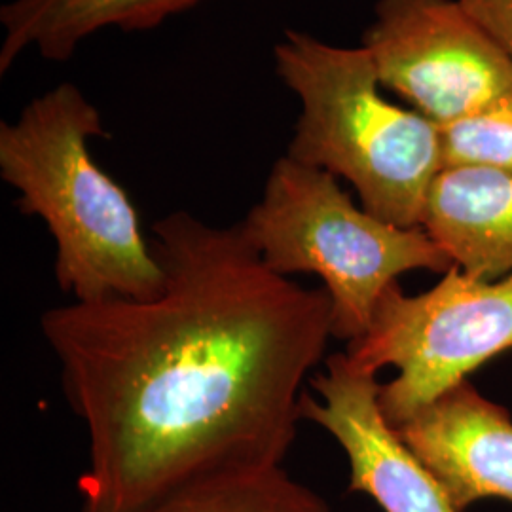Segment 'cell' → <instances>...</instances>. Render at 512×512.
<instances>
[{
	"label": "cell",
	"mask_w": 512,
	"mask_h": 512,
	"mask_svg": "<svg viewBox=\"0 0 512 512\" xmlns=\"http://www.w3.org/2000/svg\"><path fill=\"white\" fill-rule=\"evenodd\" d=\"M152 236L160 293L40 317L90 440L82 512H137L207 478L283 467L302 385L334 338L327 289L272 272L239 222L173 211Z\"/></svg>",
	"instance_id": "6da1fadb"
},
{
	"label": "cell",
	"mask_w": 512,
	"mask_h": 512,
	"mask_svg": "<svg viewBox=\"0 0 512 512\" xmlns=\"http://www.w3.org/2000/svg\"><path fill=\"white\" fill-rule=\"evenodd\" d=\"M101 112L74 84H59L0 124V177L23 215L55 241V281L76 302L150 298L164 272L124 188L92 158Z\"/></svg>",
	"instance_id": "7a4b0ae2"
},
{
	"label": "cell",
	"mask_w": 512,
	"mask_h": 512,
	"mask_svg": "<svg viewBox=\"0 0 512 512\" xmlns=\"http://www.w3.org/2000/svg\"><path fill=\"white\" fill-rule=\"evenodd\" d=\"M274 59L302 105L287 156L344 177L370 215L420 228L444 169L439 126L385 99L363 46L342 48L291 29L275 44Z\"/></svg>",
	"instance_id": "3957f363"
},
{
	"label": "cell",
	"mask_w": 512,
	"mask_h": 512,
	"mask_svg": "<svg viewBox=\"0 0 512 512\" xmlns=\"http://www.w3.org/2000/svg\"><path fill=\"white\" fill-rule=\"evenodd\" d=\"M239 224L275 274L321 277L332 300V336L348 344L365 336L378 300L399 275L454 268L421 226L401 228L370 215L338 177L287 154Z\"/></svg>",
	"instance_id": "277c9868"
},
{
	"label": "cell",
	"mask_w": 512,
	"mask_h": 512,
	"mask_svg": "<svg viewBox=\"0 0 512 512\" xmlns=\"http://www.w3.org/2000/svg\"><path fill=\"white\" fill-rule=\"evenodd\" d=\"M427 293L408 296L393 283L378 300L370 327L348 344V357L397 378L380 387L391 427L416 416L495 355L512 349V274L478 279L450 268Z\"/></svg>",
	"instance_id": "5b68a950"
},
{
	"label": "cell",
	"mask_w": 512,
	"mask_h": 512,
	"mask_svg": "<svg viewBox=\"0 0 512 512\" xmlns=\"http://www.w3.org/2000/svg\"><path fill=\"white\" fill-rule=\"evenodd\" d=\"M363 37L384 90L437 126L512 88V59L461 0H378Z\"/></svg>",
	"instance_id": "8992f818"
},
{
	"label": "cell",
	"mask_w": 512,
	"mask_h": 512,
	"mask_svg": "<svg viewBox=\"0 0 512 512\" xmlns=\"http://www.w3.org/2000/svg\"><path fill=\"white\" fill-rule=\"evenodd\" d=\"M325 363L327 370L310 380L317 397L302 395L300 416L346 452L349 490L372 497L384 512H463L385 420L378 374L355 365L348 353Z\"/></svg>",
	"instance_id": "52a82bcc"
},
{
	"label": "cell",
	"mask_w": 512,
	"mask_h": 512,
	"mask_svg": "<svg viewBox=\"0 0 512 512\" xmlns=\"http://www.w3.org/2000/svg\"><path fill=\"white\" fill-rule=\"evenodd\" d=\"M393 429L459 511L490 497L512 503L511 414L467 380Z\"/></svg>",
	"instance_id": "ba28073f"
},
{
	"label": "cell",
	"mask_w": 512,
	"mask_h": 512,
	"mask_svg": "<svg viewBox=\"0 0 512 512\" xmlns=\"http://www.w3.org/2000/svg\"><path fill=\"white\" fill-rule=\"evenodd\" d=\"M421 228L463 274H512V175L486 167H446L431 186Z\"/></svg>",
	"instance_id": "9c48e42d"
},
{
	"label": "cell",
	"mask_w": 512,
	"mask_h": 512,
	"mask_svg": "<svg viewBox=\"0 0 512 512\" xmlns=\"http://www.w3.org/2000/svg\"><path fill=\"white\" fill-rule=\"evenodd\" d=\"M198 2L202 0H12L0 8V74L29 50L48 61H67L99 31H148Z\"/></svg>",
	"instance_id": "30bf717a"
},
{
	"label": "cell",
	"mask_w": 512,
	"mask_h": 512,
	"mask_svg": "<svg viewBox=\"0 0 512 512\" xmlns=\"http://www.w3.org/2000/svg\"><path fill=\"white\" fill-rule=\"evenodd\" d=\"M137 512H334L329 503L294 480L285 467L215 476Z\"/></svg>",
	"instance_id": "8fae6325"
},
{
	"label": "cell",
	"mask_w": 512,
	"mask_h": 512,
	"mask_svg": "<svg viewBox=\"0 0 512 512\" xmlns=\"http://www.w3.org/2000/svg\"><path fill=\"white\" fill-rule=\"evenodd\" d=\"M446 167H486L512 175V88L484 109L439 126Z\"/></svg>",
	"instance_id": "7c38bea8"
},
{
	"label": "cell",
	"mask_w": 512,
	"mask_h": 512,
	"mask_svg": "<svg viewBox=\"0 0 512 512\" xmlns=\"http://www.w3.org/2000/svg\"><path fill=\"white\" fill-rule=\"evenodd\" d=\"M461 4L512 59V0H461Z\"/></svg>",
	"instance_id": "4fadbf2b"
}]
</instances>
